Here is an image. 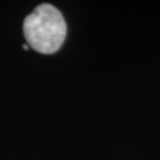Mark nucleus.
<instances>
[{"mask_svg": "<svg viewBox=\"0 0 160 160\" xmlns=\"http://www.w3.org/2000/svg\"><path fill=\"white\" fill-rule=\"evenodd\" d=\"M23 30L29 46L49 55L62 46L67 34V24L55 6L42 4L25 18Z\"/></svg>", "mask_w": 160, "mask_h": 160, "instance_id": "f257e3e1", "label": "nucleus"}, {"mask_svg": "<svg viewBox=\"0 0 160 160\" xmlns=\"http://www.w3.org/2000/svg\"><path fill=\"white\" fill-rule=\"evenodd\" d=\"M23 49L24 50H28V49H29V45H23Z\"/></svg>", "mask_w": 160, "mask_h": 160, "instance_id": "f03ea898", "label": "nucleus"}]
</instances>
